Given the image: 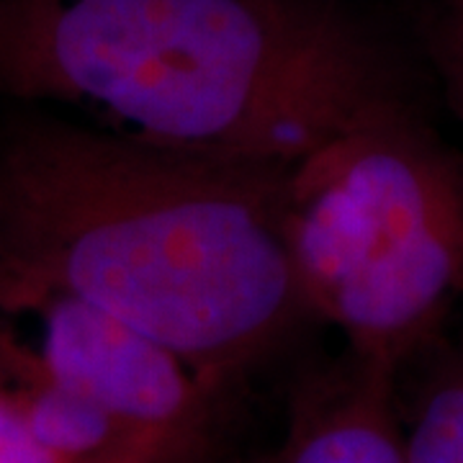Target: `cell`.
Instances as JSON below:
<instances>
[{"label":"cell","instance_id":"1","mask_svg":"<svg viewBox=\"0 0 463 463\" xmlns=\"http://www.w3.org/2000/svg\"><path fill=\"white\" fill-rule=\"evenodd\" d=\"M288 165L21 118L0 132V260L232 389L312 319L286 240Z\"/></svg>","mask_w":463,"mask_h":463},{"label":"cell","instance_id":"2","mask_svg":"<svg viewBox=\"0 0 463 463\" xmlns=\"http://www.w3.org/2000/svg\"><path fill=\"white\" fill-rule=\"evenodd\" d=\"M402 93L345 0H0V99L170 147L291 165Z\"/></svg>","mask_w":463,"mask_h":463},{"label":"cell","instance_id":"3","mask_svg":"<svg viewBox=\"0 0 463 463\" xmlns=\"http://www.w3.org/2000/svg\"><path fill=\"white\" fill-rule=\"evenodd\" d=\"M286 240L309 319L399 373L463 298V157L379 100L288 165Z\"/></svg>","mask_w":463,"mask_h":463},{"label":"cell","instance_id":"4","mask_svg":"<svg viewBox=\"0 0 463 463\" xmlns=\"http://www.w3.org/2000/svg\"><path fill=\"white\" fill-rule=\"evenodd\" d=\"M0 365L96 402L167 463H209L230 389L62 283L0 260Z\"/></svg>","mask_w":463,"mask_h":463},{"label":"cell","instance_id":"5","mask_svg":"<svg viewBox=\"0 0 463 463\" xmlns=\"http://www.w3.org/2000/svg\"><path fill=\"white\" fill-rule=\"evenodd\" d=\"M397 376L347 350L309 368L294 383L281 438L258 463H407Z\"/></svg>","mask_w":463,"mask_h":463},{"label":"cell","instance_id":"6","mask_svg":"<svg viewBox=\"0 0 463 463\" xmlns=\"http://www.w3.org/2000/svg\"><path fill=\"white\" fill-rule=\"evenodd\" d=\"M407 463H463V337L428 381L412 430L404 432Z\"/></svg>","mask_w":463,"mask_h":463},{"label":"cell","instance_id":"7","mask_svg":"<svg viewBox=\"0 0 463 463\" xmlns=\"http://www.w3.org/2000/svg\"><path fill=\"white\" fill-rule=\"evenodd\" d=\"M428 44L448 100L463 121V0H430Z\"/></svg>","mask_w":463,"mask_h":463},{"label":"cell","instance_id":"8","mask_svg":"<svg viewBox=\"0 0 463 463\" xmlns=\"http://www.w3.org/2000/svg\"><path fill=\"white\" fill-rule=\"evenodd\" d=\"M0 463H65L52 456L26 428L16 402L0 383Z\"/></svg>","mask_w":463,"mask_h":463}]
</instances>
